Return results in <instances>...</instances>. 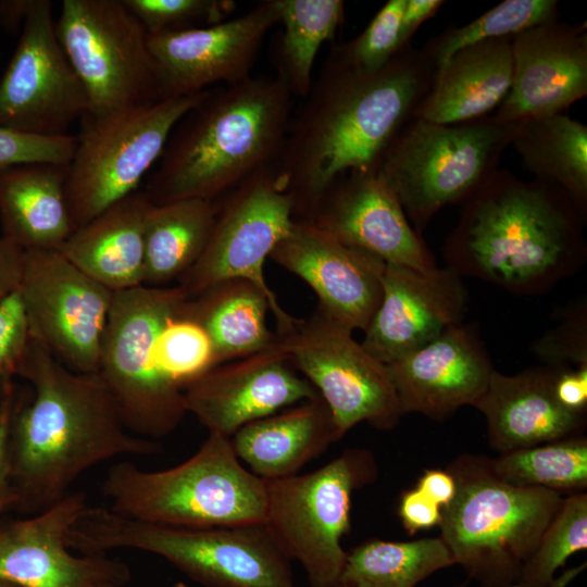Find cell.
<instances>
[{
    "label": "cell",
    "mask_w": 587,
    "mask_h": 587,
    "mask_svg": "<svg viewBox=\"0 0 587 587\" xmlns=\"http://www.w3.org/2000/svg\"><path fill=\"white\" fill-rule=\"evenodd\" d=\"M436 66L423 49L403 47L377 70H364L333 49L295 115L275 163L307 220L341 175L375 168L396 135L413 118Z\"/></svg>",
    "instance_id": "obj_1"
},
{
    "label": "cell",
    "mask_w": 587,
    "mask_h": 587,
    "mask_svg": "<svg viewBox=\"0 0 587 587\" xmlns=\"http://www.w3.org/2000/svg\"><path fill=\"white\" fill-rule=\"evenodd\" d=\"M17 375L33 389L11 428L15 505L24 512L32 515L53 505L98 464L160 452L154 440L127 429L97 374L68 370L32 336Z\"/></svg>",
    "instance_id": "obj_2"
},
{
    "label": "cell",
    "mask_w": 587,
    "mask_h": 587,
    "mask_svg": "<svg viewBox=\"0 0 587 587\" xmlns=\"http://www.w3.org/2000/svg\"><path fill=\"white\" fill-rule=\"evenodd\" d=\"M585 223L558 186L497 168L463 202L442 255L461 277L540 295L584 265Z\"/></svg>",
    "instance_id": "obj_3"
},
{
    "label": "cell",
    "mask_w": 587,
    "mask_h": 587,
    "mask_svg": "<svg viewBox=\"0 0 587 587\" xmlns=\"http://www.w3.org/2000/svg\"><path fill=\"white\" fill-rule=\"evenodd\" d=\"M292 100L277 75L208 89L172 130L143 193L155 205L217 200L255 172L275 165Z\"/></svg>",
    "instance_id": "obj_4"
},
{
    "label": "cell",
    "mask_w": 587,
    "mask_h": 587,
    "mask_svg": "<svg viewBox=\"0 0 587 587\" xmlns=\"http://www.w3.org/2000/svg\"><path fill=\"white\" fill-rule=\"evenodd\" d=\"M66 544L84 554L149 552L205 587H297L290 559L264 523L173 527L88 505L70 528Z\"/></svg>",
    "instance_id": "obj_5"
},
{
    "label": "cell",
    "mask_w": 587,
    "mask_h": 587,
    "mask_svg": "<svg viewBox=\"0 0 587 587\" xmlns=\"http://www.w3.org/2000/svg\"><path fill=\"white\" fill-rule=\"evenodd\" d=\"M102 494L114 512L185 528L264 523L265 482L246 469L230 438L209 434L186 461L146 471L129 461L110 466Z\"/></svg>",
    "instance_id": "obj_6"
},
{
    "label": "cell",
    "mask_w": 587,
    "mask_h": 587,
    "mask_svg": "<svg viewBox=\"0 0 587 587\" xmlns=\"http://www.w3.org/2000/svg\"><path fill=\"white\" fill-rule=\"evenodd\" d=\"M448 470L457 491L441 509L440 538L480 587H512L558 513L561 494L510 485L477 457H461Z\"/></svg>",
    "instance_id": "obj_7"
},
{
    "label": "cell",
    "mask_w": 587,
    "mask_h": 587,
    "mask_svg": "<svg viewBox=\"0 0 587 587\" xmlns=\"http://www.w3.org/2000/svg\"><path fill=\"white\" fill-rule=\"evenodd\" d=\"M515 130L492 115L455 124L413 117L375 168L422 236L442 208L464 202L498 168Z\"/></svg>",
    "instance_id": "obj_8"
},
{
    "label": "cell",
    "mask_w": 587,
    "mask_h": 587,
    "mask_svg": "<svg viewBox=\"0 0 587 587\" xmlns=\"http://www.w3.org/2000/svg\"><path fill=\"white\" fill-rule=\"evenodd\" d=\"M188 298L178 285L114 291L97 375L127 429L138 437H165L187 414L183 389L158 364L155 344Z\"/></svg>",
    "instance_id": "obj_9"
},
{
    "label": "cell",
    "mask_w": 587,
    "mask_h": 587,
    "mask_svg": "<svg viewBox=\"0 0 587 587\" xmlns=\"http://www.w3.org/2000/svg\"><path fill=\"white\" fill-rule=\"evenodd\" d=\"M205 91L80 120L65 184L73 232L138 190L176 124Z\"/></svg>",
    "instance_id": "obj_10"
},
{
    "label": "cell",
    "mask_w": 587,
    "mask_h": 587,
    "mask_svg": "<svg viewBox=\"0 0 587 587\" xmlns=\"http://www.w3.org/2000/svg\"><path fill=\"white\" fill-rule=\"evenodd\" d=\"M371 452L348 449L305 474L264 479V525L290 560L298 561L309 587H335L347 552L341 538L350 529L351 498L373 482Z\"/></svg>",
    "instance_id": "obj_11"
},
{
    "label": "cell",
    "mask_w": 587,
    "mask_h": 587,
    "mask_svg": "<svg viewBox=\"0 0 587 587\" xmlns=\"http://www.w3.org/2000/svg\"><path fill=\"white\" fill-rule=\"evenodd\" d=\"M57 38L100 115L160 100L148 35L122 0H63Z\"/></svg>",
    "instance_id": "obj_12"
},
{
    "label": "cell",
    "mask_w": 587,
    "mask_h": 587,
    "mask_svg": "<svg viewBox=\"0 0 587 587\" xmlns=\"http://www.w3.org/2000/svg\"><path fill=\"white\" fill-rule=\"evenodd\" d=\"M352 333L315 309L291 332L277 336L295 367L328 407L342 436L362 422L391 429L403 412L388 367Z\"/></svg>",
    "instance_id": "obj_13"
},
{
    "label": "cell",
    "mask_w": 587,
    "mask_h": 587,
    "mask_svg": "<svg viewBox=\"0 0 587 587\" xmlns=\"http://www.w3.org/2000/svg\"><path fill=\"white\" fill-rule=\"evenodd\" d=\"M17 291L30 336L68 370L98 374L114 291L58 250L24 251Z\"/></svg>",
    "instance_id": "obj_14"
},
{
    "label": "cell",
    "mask_w": 587,
    "mask_h": 587,
    "mask_svg": "<svg viewBox=\"0 0 587 587\" xmlns=\"http://www.w3.org/2000/svg\"><path fill=\"white\" fill-rule=\"evenodd\" d=\"M209 241L178 279L189 298L214 284L243 278L278 301L263 273L264 262L294 224V201L275 165L264 167L217 200Z\"/></svg>",
    "instance_id": "obj_15"
},
{
    "label": "cell",
    "mask_w": 587,
    "mask_h": 587,
    "mask_svg": "<svg viewBox=\"0 0 587 587\" xmlns=\"http://www.w3.org/2000/svg\"><path fill=\"white\" fill-rule=\"evenodd\" d=\"M0 79V127L64 136L89 111L86 90L55 35L52 2L32 0Z\"/></svg>",
    "instance_id": "obj_16"
},
{
    "label": "cell",
    "mask_w": 587,
    "mask_h": 587,
    "mask_svg": "<svg viewBox=\"0 0 587 587\" xmlns=\"http://www.w3.org/2000/svg\"><path fill=\"white\" fill-rule=\"evenodd\" d=\"M277 23L275 2L267 0L218 24L148 35L160 100L249 78L266 34Z\"/></svg>",
    "instance_id": "obj_17"
},
{
    "label": "cell",
    "mask_w": 587,
    "mask_h": 587,
    "mask_svg": "<svg viewBox=\"0 0 587 587\" xmlns=\"http://www.w3.org/2000/svg\"><path fill=\"white\" fill-rule=\"evenodd\" d=\"M88 507L83 491H70L48 509L0 525V579L21 587H123L126 563L107 554L75 555L70 528Z\"/></svg>",
    "instance_id": "obj_18"
},
{
    "label": "cell",
    "mask_w": 587,
    "mask_h": 587,
    "mask_svg": "<svg viewBox=\"0 0 587 587\" xmlns=\"http://www.w3.org/2000/svg\"><path fill=\"white\" fill-rule=\"evenodd\" d=\"M183 392L187 413L209 434L228 438L253 421L319 396L279 344L212 367Z\"/></svg>",
    "instance_id": "obj_19"
},
{
    "label": "cell",
    "mask_w": 587,
    "mask_h": 587,
    "mask_svg": "<svg viewBox=\"0 0 587 587\" xmlns=\"http://www.w3.org/2000/svg\"><path fill=\"white\" fill-rule=\"evenodd\" d=\"M270 258L313 289L316 309L329 320L351 332L366 329L382 300L383 260L305 220H294Z\"/></svg>",
    "instance_id": "obj_20"
},
{
    "label": "cell",
    "mask_w": 587,
    "mask_h": 587,
    "mask_svg": "<svg viewBox=\"0 0 587 587\" xmlns=\"http://www.w3.org/2000/svg\"><path fill=\"white\" fill-rule=\"evenodd\" d=\"M305 221L387 264L420 272L437 267L423 237L376 168L350 171L338 177Z\"/></svg>",
    "instance_id": "obj_21"
},
{
    "label": "cell",
    "mask_w": 587,
    "mask_h": 587,
    "mask_svg": "<svg viewBox=\"0 0 587 587\" xmlns=\"http://www.w3.org/2000/svg\"><path fill=\"white\" fill-rule=\"evenodd\" d=\"M467 303L462 277L448 266L420 272L386 263L382 300L361 344L387 365L462 323Z\"/></svg>",
    "instance_id": "obj_22"
},
{
    "label": "cell",
    "mask_w": 587,
    "mask_h": 587,
    "mask_svg": "<svg viewBox=\"0 0 587 587\" xmlns=\"http://www.w3.org/2000/svg\"><path fill=\"white\" fill-rule=\"evenodd\" d=\"M510 90L492 115L503 123L564 113L587 95V27L557 18L512 37Z\"/></svg>",
    "instance_id": "obj_23"
},
{
    "label": "cell",
    "mask_w": 587,
    "mask_h": 587,
    "mask_svg": "<svg viewBox=\"0 0 587 587\" xmlns=\"http://www.w3.org/2000/svg\"><path fill=\"white\" fill-rule=\"evenodd\" d=\"M403 414L444 419L474 405L495 371L478 328L460 323L387 364Z\"/></svg>",
    "instance_id": "obj_24"
},
{
    "label": "cell",
    "mask_w": 587,
    "mask_h": 587,
    "mask_svg": "<svg viewBox=\"0 0 587 587\" xmlns=\"http://www.w3.org/2000/svg\"><path fill=\"white\" fill-rule=\"evenodd\" d=\"M557 366L533 367L515 375L494 371L473 407L487 424L490 445L501 453L577 436L585 413L563 408L555 399Z\"/></svg>",
    "instance_id": "obj_25"
},
{
    "label": "cell",
    "mask_w": 587,
    "mask_h": 587,
    "mask_svg": "<svg viewBox=\"0 0 587 587\" xmlns=\"http://www.w3.org/2000/svg\"><path fill=\"white\" fill-rule=\"evenodd\" d=\"M180 316L205 330L218 364L276 347L278 336L291 332L300 321L243 278L218 282L188 298Z\"/></svg>",
    "instance_id": "obj_26"
},
{
    "label": "cell",
    "mask_w": 587,
    "mask_h": 587,
    "mask_svg": "<svg viewBox=\"0 0 587 587\" xmlns=\"http://www.w3.org/2000/svg\"><path fill=\"white\" fill-rule=\"evenodd\" d=\"M512 38L465 47L436 68L413 117L455 124L487 116L508 95L513 76Z\"/></svg>",
    "instance_id": "obj_27"
},
{
    "label": "cell",
    "mask_w": 587,
    "mask_h": 587,
    "mask_svg": "<svg viewBox=\"0 0 587 587\" xmlns=\"http://www.w3.org/2000/svg\"><path fill=\"white\" fill-rule=\"evenodd\" d=\"M341 437L328 407L317 396L242 426L230 441L250 472L275 479L298 474Z\"/></svg>",
    "instance_id": "obj_28"
},
{
    "label": "cell",
    "mask_w": 587,
    "mask_h": 587,
    "mask_svg": "<svg viewBox=\"0 0 587 587\" xmlns=\"http://www.w3.org/2000/svg\"><path fill=\"white\" fill-rule=\"evenodd\" d=\"M151 205L137 190L75 229L58 251L112 291L141 286Z\"/></svg>",
    "instance_id": "obj_29"
},
{
    "label": "cell",
    "mask_w": 587,
    "mask_h": 587,
    "mask_svg": "<svg viewBox=\"0 0 587 587\" xmlns=\"http://www.w3.org/2000/svg\"><path fill=\"white\" fill-rule=\"evenodd\" d=\"M67 164L29 163L0 171L2 236L22 250H59L73 233Z\"/></svg>",
    "instance_id": "obj_30"
},
{
    "label": "cell",
    "mask_w": 587,
    "mask_h": 587,
    "mask_svg": "<svg viewBox=\"0 0 587 587\" xmlns=\"http://www.w3.org/2000/svg\"><path fill=\"white\" fill-rule=\"evenodd\" d=\"M511 145L535 179L561 188L587 217V126L565 113L516 123Z\"/></svg>",
    "instance_id": "obj_31"
},
{
    "label": "cell",
    "mask_w": 587,
    "mask_h": 587,
    "mask_svg": "<svg viewBox=\"0 0 587 587\" xmlns=\"http://www.w3.org/2000/svg\"><path fill=\"white\" fill-rule=\"evenodd\" d=\"M217 200L185 199L152 204L145 233V286L178 280L201 257L211 236Z\"/></svg>",
    "instance_id": "obj_32"
},
{
    "label": "cell",
    "mask_w": 587,
    "mask_h": 587,
    "mask_svg": "<svg viewBox=\"0 0 587 587\" xmlns=\"http://www.w3.org/2000/svg\"><path fill=\"white\" fill-rule=\"evenodd\" d=\"M283 33L276 67L294 97H307L313 66L324 42L334 38L344 17L341 0H274Z\"/></svg>",
    "instance_id": "obj_33"
},
{
    "label": "cell",
    "mask_w": 587,
    "mask_h": 587,
    "mask_svg": "<svg viewBox=\"0 0 587 587\" xmlns=\"http://www.w3.org/2000/svg\"><path fill=\"white\" fill-rule=\"evenodd\" d=\"M454 560L439 538L412 541L372 539L347 553L341 583L359 587H415Z\"/></svg>",
    "instance_id": "obj_34"
},
{
    "label": "cell",
    "mask_w": 587,
    "mask_h": 587,
    "mask_svg": "<svg viewBox=\"0 0 587 587\" xmlns=\"http://www.w3.org/2000/svg\"><path fill=\"white\" fill-rule=\"evenodd\" d=\"M491 472L519 487L582 492L587 487V439L563 438L487 459Z\"/></svg>",
    "instance_id": "obj_35"
},
{
    "label": "cell",
    "mask_w": 587,
    "mask_h": 587,
    "mask_svg": "<svg viewBox=\"0 0 587 587\" xmlns=\"http://www.w3.org/2000/svg\"><path fill=\"white\" fill-rule=\"evenodd\" d=\"M557 12L555 0H504L472 22L447 29L422 49L438 67L465 47L490 39L512 38L533 26L555 20Z\"/></svg>",
    "instance_id": "obj_36"
},
{
    "label": "cell",
    "mask_w": 587,
    "mask_h": 587,
    "mask_svg": "<svg viewBox=\"0 0 587 587\" xmlns=\"http://www.w3.org/2000/svg\"><path fill=\"white\" fill-rule=\"evenodd\" d=\"M587 548V495L572 494L544 532L536 549L523 564L519 587H550L558 569Z\"/></svg>",
    "instance_id": "obj_37"
},
{
    "label": "cell",
    "mask_w": 587,
    "mask_h": 587,
    "mask_svg": "<svg viewBox=\"0 0 587 587\" xmlns=\"http://www.w3.org/2000/svg\"><path fill=\"white\" fill-rule=\"evenodd\" d=\"M155 358L162 372L182 389L218 365L205 330L180 314L161 329L155 344Z\"/></svg>",
    "instance_id": "obj_38"
},
{
    "label": "cell",
    "mask_w": 587,
    "mask_h": 587,
    "mask_svg": "<svg viewBox=\"0 0 587 587\" xmlns=\"http://www.w3.org/2000/svg\"><path fill=\"white\" fill-rule=\"evenodd\" d=\"M147 35L207 27L229 18L232 0H122Z\"/></svg>",
    "instance_id": "obj_39"
},
{
    "label": "cell",
    "mask_w": 587,
    "mask_h": 587,
    "mask_svg": "<svg viewBox=\"0 0 587 587\" xmlns=\"http://www.w3.org/2000/svg\"><path fill=\"white\" fill-rule=\"evenodd\" d=\"M405 0H389L355 38L333 50L345 61L364 70H377L403 47L401 16Z\"/></svg>",
    "instance_id": "obj_40"
},
{
    "label": "cell",
    "mask_w": 587,
    "mask_h": 587,
    "mask_svg": "<svg viewBox=\"0 0 587 587\" xmlns=\"http://www.w3.org/2000/svg\"><path fill=\"white\" fill-rule=\"evenodd\" d=\"M77 137L39 136L0 127V171L29 163L68 164Z\"/></svg>",
    "instance_id": "obj_41"
},
{
    "label": "cell",
    "mask_w": 587,
    "mask_h": 587,
    "mask_svg": "<svg viewBox=\"0 0 587 587\" xmlns=\"http://www.w3.org/2000/svg\"><path fill=\"white\" fill-rule=\"evenodd\" d=\"M30 340L29 325L16 290L0 302V385L17 375Z\"/></svg>",
    "instance_id": "obj_42"
},
{
    "label": "cell",
    "mask_w": 587,
    "mask_h": 587,
    "mask_svg": "<svg viewBox=\"0 0 587 587\" xmlns=\"http://www.w3.org/2000/svg\"><path fill=\"white\" fill-rule=\"evenodd\" d=\"M586 319V308H575L566 321L538 340L536 353L549 365H587Z\"/></svg>",
    "instance_id": "obj_43"
},
{
    "label": "cell",
    "mask_w": 587,
    "mask_h": 587,
    "mask_svg": "<svg viewBox=\"0 0 587 587\" xmlns=\"http://www.w3.org/2000/svg\"><path fill=\"white\" fill-rule=\"evenodd\" d=\"M20 404L13 384L5 383L0 398V512L17 500L12 479L11 428Z\"/></svg>",
    "instance_id": "obj_44"
},
{
    "label": "cell",
    "mask_w": 587,
    "mask_h": 587,
    "mask_svg": "<svg viewBox=\"0 0 587 587\" xmlns=\"http://www.w3.org/2000/svg\"><path fill=\"white\" fill-rule=\"evenodd\" d=\"M398 515L409 535L439 525L441 508L416 488L403 491L399 499Z\"/></svg>",
    "instance_id": "obj_45"
},
{
    "label": "cell",
    "mask_w": 587,
    "mask_h": 587,
    "mask_svg": "<svg viewBox=\"0 0 587 587\" xmlns=\"http://www.w3.org/2000/svg\"><path fill=\"white\" fill-rule=\"evenodd\" d=\"M553 392L557 401L566 410L585 413L587 407V365L575 369L557 366Z\"/></svg>",
    "instance_id": "obj_46"
},
{
    "label": "cell",
    "mask_w": 587,
    "mask_h": 587,
    "mask_svg": "<svg viewBox=\"0 0 587 587\" xmlns=\"http://www.w3.org/2000/svg\"><path fill=\"white\" fill-rule=\"evenodd\" d=\"M24 250L0 236V302L15 292L23 271Z\"/></svg>",
    "instance_id": "obj_47"
},
{
    "label": "cell",
    "mask_w": 587,
    "mask_h": 587,
    "mask_svg": "<svg viewBox=\"0 0 587 587\" xmlns=\"http://www.w3.org/2000/svg\"><path fill=\"white\" fill-rule=\"evenodd\" d=\"M415 488L442 509L453 500L457 484L449 470L432 469L424 471Z\"/></svg>",
    "instance_id": "obj_48"
},
{
    "label": "cell",
    "mask_w": 587,
    "mask_h": 587,
    "mask_svg": "<svg viewBox=\"0 0 587 587\" xmlns=\"http://www.w3.org/2000/svg\"><path fill=\"white\" fill-rule=\"evenodd\" d=\"M445 3L441 0H405L401 16V43L410 45V40L420 25L434 16Z\"/></svg>",
    "instance_id": "obj_49"
},
{
    "label": "cell",
    "mask_w": 587,
    "mask_h": 587,
    "mask_svg": "<svg viewBox=\"0 0 587 587\" xmlns=\"http://www.w3.org/2000/svg\"><path fill=\"white\" fill-rule=\"evenodd\" d=\"M32 0L0 1V22L8 30L22 29Z\"/></svg>",
    "instance_id": "obj_50"
},
{
    "label": "cell",
    "mask_w": 587,
    "mask_h": 587,
    "mask_svg": "<svg viewBox=\"0 0 587 587\" xmlns=\"http://www.w3.org/2000/svg\"><path fill=\"white\" fill-rule=\"evenodd\" d=\"M586 567V563L572 567L562 573L558 578H554L550 587H566ZM512 587H519L513 585Z\"/></svg>",
    "instance_id": "obj_51"
},
{
    "label": "cell",
    "mask_w": 587,
    "mask_h": 587,
    "mask_svg": "<svg viewBox=\"0 0 587 587\" xmlns=\"http://www.w3.org/2000/svg\"><path fill=\"white\" fill-rule=\"evenodd\" d=\"M0 587H21L14 583H11L9 580L0 579Z\"/></svg>",
    "instance_id": "obj_52"
},
{
    "label": "cell",
    "mask_w": 587,
    "mask_h": 587,
    "mask_svg": "<svg viewBox=\"0 0 587 587\" xmlns=\"http://www.w3.org/2000/svg\"><path fill=\"white\" fill-rule=\"evenodd\" d=\"M335 587H359V586H354V585H350V584L339 582Z\"/></svg>",
    "instance_id": "obj_53"
},
{
    "label": "cell",
    "mask_w": 587,
    "mask_h": 587,
    "mask_svg": "<svg viewBox=\"0 0 587 587\" xmlns=\"http://www.w3.org/2000/svg\"><path fill=\"white\" fill-rule=\"evenodd\" d=\"M172 587H188L187 585H185L184 583H177L175 584L174 586Z\"/></svg>",
    "instance_id": "obj_54"
},
{
    "label": "cell",
    "mask_w": 587,
    "mask_h": 587,
    "mask_svg": "<svg viewBox=\"0 0 587 587\" xmlns=\"http://www.w3.org/2000/svg\"><path fill=\"white\" fill-rule=\"evenodd\" d=\"M105 587H114V586H105Z\"/></svg>",
    "instance_id": "obj_55"
}]
</instances>
